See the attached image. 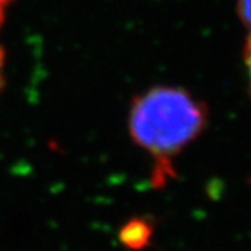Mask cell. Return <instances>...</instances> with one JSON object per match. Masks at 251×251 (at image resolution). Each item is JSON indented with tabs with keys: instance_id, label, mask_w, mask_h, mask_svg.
Segmentation results:
<instances>
[{
	"instance_id": "1",
	"label": "cell",
	"mask_w": 251,
	"mask_h": 251,
	"mask_svg": "<svg viewBox=\"0 0 251 251\" xmlns=\"http://www.w3.org/2000/svg\"><path fill=\"white\" fill-rule=\"evenodd\" d=\"M208 116L205 103L181 87L155 85L133 98L128 134L152 158L153 187H162L175 176L172 161L205 131Z\"/></svg>"
},
{
	"instance_id": "2",
	"label": "cell",
	"mask_w": 251,
	"mask_h": 251,
	"mask_svg": "<svg viewBox=\"0 0 251 251\" xmlns=\"http://www.w3.org/2000/svg\"><path fill=\"white\" fill-rule=\"evenodd\" d=\"M153 236V224L148 218H133L119 230V240L126 249L141 251L150 246Z\"/></svg>"
},
{
	"instance_id": "3",
	"label": "cell",
	"mask_w": 251,
	"mask_h": 251,
	"mask_svg": "<svg viewBox=\"0 0 251 251\" xmlns=\"http://www.w3.org/2000/svg\"><path fill=\"white\" fill-rule=\"evenodd\" d=\"M237 14L251 32V0H237Z\"/></svg>"
},
{
	"instance_id": "4",
	"label": "cell",
	"mask_w": 251,
	"mask_h": 251,
	"mask_svg": "<svg viewBox=\"0 0 251 251\" xmlns=\"http://www.w3.org/2000/svg\"><path fill=\"white\" fill-rule=\"evenodd\" d=\"M244 63H246V67H247V73H249V82H250V94H251V32L249 38H247V42L244 46Z\"/></svg>"
},
{
	"instance_id": "5",
	"label": "cell",
	"mask_w": 251,
	"mask_h": 251,
	"mask_svg": "<svg viewBox=\"0 0 251 251\" xmlns=\"http://www.w3.org/2000/svg\"><path fill=\"white\" fill-rule=\"evenodd\" d=\"M4 66H6V56H4V50L0 46V92L4 85Z\"/></svg>"
},
{
	"instance_id": "6",
	"label": "cell",
	"mask_w": 251,
	"mask_h": 251,
	"mask_svg": "<svg viewBox=\"0 0 251 251\" xmlns=\"http://www.w3.org/2000/svg\"><path fill=\"white\" fill-rule=\"evenodd\" d=\"M14 0H0V27L4 21V17H6V11L9 9V6L13 3Z\"/></svg>"
}]
</instances>
